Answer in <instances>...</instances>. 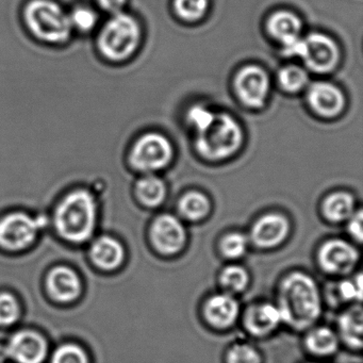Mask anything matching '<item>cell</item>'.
I'll use <instances>...</instances> for the list:
<instances>
[{"label": "cell", "mask_w": 363, "mask_h": 363, "mask_svg": "<svg viewBox=\"0 0 363 363\" xmlns=\"http://www.w3.org/2000/svg\"><path fill=\"white\" fill-rule=\"evenodd\" d=\"M141 31L135 18L128 14H114L104 27L99 37L101 52L110 60L121 61L128 58L139 45Z\"/></svg>", "instance_id": "obj_5"}, {"label": "cell", "mask_w": 363, "mask_h": 363, "mask_svg": "<svg viewBox=\"0 0 363 363\" xmlns=\"http://www.w3.org/2000/svg\"><path fill=\"white\" fill-rule=\"evenodd\" d=\"M279 82L282 88L288 92H297L305 88L308 84V75L303 69L298 67H284L279 72Z\"/></svg>", "instance_id": "obj_26"}, {"label": "cell", "mask_w": 363, "mask_h": 363, "mask_svg": "<svg viewBox=\"0 0 363 363\" xmlns=\"http://www.w3.org/2000/svg\"><path fill=\"white\" fill-rule=\"evenodd\" d=\"M227 363H261V357L252 346L235 344L228 350Z\"/></svg>", "instance_id": "obj_29"}, {"label": "cell", "mask_w": 363, "mask_h": 363, "mask_svg": "<svg viewBox=\"0 0 363 363\" xmlns=\"http://www.w3.org/2000/svg\"><path fill=\"white\" fill-rule=\"evenodd\" d=\"M269 33L278 41L281 42L282 45L291 43L295 40L299 39L301 31V23L299 18L291 12H277L269 18Z\"/></svg>", "instance_id": "obj_18"}, {"label": "cell", "mask_w": 363, "mask_h": 363, "mask_svg": "<svg viewBox=\"0 0 363 363\" xmlns=\"http://www.w3.org/2000/svg\"><path fill=\"white\" fill-rule=\"evenodd\" d=\"M214 113L203 106H194L188 112V122L194 127L196 133L205 129L213 118Z\"/></svg>", "instance_id": "obj_34"}, {"label": "cell", "mask_w": 363, "mask_h": 363, "mask_svg": "<svg viewBox=\"0 0 363 363\" xmlns=\"http://www.w3.org/2000/svg\"><path fill=\"white\" fill-rule=\"evenodd\" d=\"M175 9L180 18L195 22L205 16L208 0H176Z\"/></svg>", "instance_id": "obj_27"}, {"label": "cell", "mask_w": 363, "mask_h": 363, "mask_svg": "<svg viewBox=\"0 0 363 363\" xmlns=\"http://www.w3.org/2000/svg\"><path fill=\"white\" fill-rule=\"evenodd\" d=\"M362 220V212L358 211L350 216V223H348V231L359 243L362 242L363 238Z\"/></svg>", "instance_id": "obj_35"}, {"label": "cell", "mask_w": 363, "mask_h": 363, "mask_svg": "<svg viewBox=\"0 0 363 363\" xmlns=\"http://www.w3.org/2000/svg\"><path fill=\"white\" fill-rule=\"evenodd\" d=\"M282 322L296 330L308 328L320 315L322 303L318 284L313 278L301 272L286 276L278 291V303Z\"/></svg>", "instance_id": "obj_1"}, {"label": "cell", "mask_w": 363, "mask_h": 363, "mask_svg": "<svg viewBox=\"0 0 363 363\" xmlns=\"http://www.w3.org/2000/svg\"><path fill=\"white\" fill-rule=\"evenodd\" d=\"M152 240L157 250L162 254L179 252L186 243V229L182 223L171 214H162L152 226Z\"/></svg>", "instance_id": "obj_11"}, {"label": "cell", "mask_w": 363, "mask_h": 363, "mask_svg": "<svg viewBox=\"0 0 363 363\" xmlns=\"http://www.w3.org/2000/svg\"><path fill=\"white\" fill-rule=\"evenodd\" d=\"M8 357L7 350H3V348H0V360H3L4 358Z\"/></svg>", "instance_id": "obj_37"}, {"label": "cell", "mask_w": 363, "mask_h": 363, "mask_svg": "<svg viewBox=\"0 0 363 363\" xmlns=\"http://www.w3.org/2000/svg\"><path fill=\"white\" fill-rule=\"evenodd\" d=\"M282 323L279 308L273 303H264L252 306L245 314L246 328L256 337H263L275 330Z\"/></svg>", "instance_id": "obj_15"}, {"label": "cell", "mask_w": 363, "mask_h": 363, "mask_svg": "<svg viewBox=\"0 0 363 363\" xmlns=\"http://www.w3.org/2000/svg\"><path fill=\"white\" fill-rule=\"evenodd\" d=\"M52 363H88V358L78 346L65 345L57 350Z\"/></svg>", "instance_id": "obj_33"}, {"label": "cell", "mask_w": 363, "mask_h": 363, "mask_svg": "<svg viewBox=\"0 0 363 363\" xmlns=\"http://www.w3.org/2000/svg\"><path fill=\"white\" fill-rule=\"evenodd\" d=\"M303 41L301 58L315 73H328L337 67L339 48L333 40L320 33H312Z\"/></svg>", "instance_id": "obj_7"}, {"label": "cell", "mask_w": 363, "mask_h": 363, "mask_svg": "<svg viewBox=\"0 0 363 363\" xmlns=\"http://www.w3.org/2000/svg\"><path fill=\"white\" fill-rule=\"evenodd\" d=\"M354 205L352 195L345 192H337L327 197L323 210L328 220L343 222L354 214Z\"/></svg>", "instance_id": "obj_22"}, {"label": "cell", "mask_w": 363, "mask_h": 363, "mask_svg": "<svg viewBox=\"0 0 363 363\" xmlns=\"http://www.w3.org/2000/svg\"><path fill=\"white\" fill-rule=\"evenodd\" d=\"M99 3L106 11L116 14L120 13L121 10L126 3V0H99Z\"/></svg>", "instance_id": "obj_36"}, {"label": "cell", "mask_w": 363, "mask_h": 363, "mask_svg": "<svg viewBox=\"0 0 363 363\" xmlns=\"http://www.w3.org/2000/svg\"><path fill=\"white\" fill-rule=\"evenodd\" d=\"M248 247V240L242 233H230L220 242L223 255L229 259L241 258Z\"/></svg>", "instance_id": "obj_28"}, {"label": "cell", "mask_w": 363, "mask_h": 363, "mask_svg": "<svg viewBox=\"0 0 363 363\" xmlns=\"http://www.w3.org/2000/svg\"><path fill=\"white\" fill-rule=\"evenodd\" d=\"M41 226V218L35 220L23 213L8 216L0 222V244L10 250L25 247L33 241Z\"/></svg>", "instance_id": "obj_8"}, {"label": "cell", "mask_w": 363, "mask_h": 363, "mask_svg": "<svg viewBox=\"0 0 363 363\" xmlns=\"http://www.w3.org/2000/svg\"><path fill=\"white\" fill-rule=\"evenodd\" d=\"M269 82L267 74L259 67L250 65L235 78V90L244 105L261 108L269 94Z\"/></svg>", "instance_id": "obj_9"}, {"label": "cell", "mask_w": 363, "mask_h": 363, "mask_svg": "<svg viewBox=\"0 0 363 363\" xmlns=\"http://www.w3.org/2000/svg\"><path fill=\"white\" fill-rule=\"evenodd\" d=\"M25 18L33 35L44 41L65 42L71 33L69 16L52 1L35 0L27 6Z\"/></svg>", "instance_id": "obj_4"}, {"label": "cell", "mask_w": 363, "mask_h": 363, "mask_svg": "<svg viewBox=\"0 0 363 363\" xmlns=\"http://www.w3.org/2000/svg\"><path fill=\"white\" fill-rule=\"evenodd\" d=\"M45 341L30 331L16 333L7 347L8 356L18 363H41L46 356Z\"/></svg>", "instance_id": "obj_12"}, {"label": "cell", "mask_w": 363, "mask_h": 363, "mask_svg": "<svg viewBox=\"0 0 363 363\" xmlns=\"http://www.w3.org/2000/svg\"><path fill=\"white\" fill-rule=\"evenodd\" d=\"M337 301H361L362 297V277L361 274L357 276L356 279L344 280L340 282L335 288Z\"/></svg>", "instance_id": "obj_30"}, {"label": "cell", "mask_w": 363, "mask_h": 363, "mask_svg": "<svg viewBox=\"0 0 363 363\" xmlns=\"http://www.w3.org/2000/svg\"><path fill=\"white\" fill-rule=\"evenodd\" d=\"M172 157L173 147L167 138L159 133H147L135 143L131 163L139 171L152 173L164 169Z\"/></svg>", "instance_id": "obj_6"}, {"label": "cell", "mask_w": 363, "mask_h": 363, "mask_svg": "<svg viewBox=\"0 0 363 363\" xmlns=\"http://www.w3.org/2000/svg\"><path fill=\"white\" fill-rule=\"evenodd\" d=\"M306 345L312 354L318 356H330L339 347V337L328 327H318L310 331L306 339Z\"/></svg>", "instance_id": "obj_21"}, {"label": "cell", "mask_w": 363, "mask_h": 363, "mask_svg": "<svg viewBox=\"0 0 363 363\" xmlns=\"http://www.w3.org/2000/svg\"><path fill=\"white\" fill-rule=\"evenodd\" d=\"M72 27L79 29L80 31H91L97 23V14L89 8H77L69 16Z\"/></svg>", "instance_id": "obj_31"}, {"label": "cell", "mask_w": 363, "mask_h": 363, "mask_svg": "<svg viewBox=\"0 0 363 363\" xmlns=\"http://www.w3.org/2000/svg\"><path fill=\"white\" fill-rule=\"evenodd\" d=\"M240 307L237 299L229 294H216L205 306V314L212 326L224 329L230 327L239 315Z\"/></svg>", "instance_id": "obj_16"}, {"label": "cell", "mask_w": 363, "mask_h": 363, "mask_svg": "<svg viewBox=\"0 0 363 363\" xmlns=\"http://www.w3.org/2000/svg\"><path fill=\"white\" fill-rule=\"evenodd\" d=\"M165 186L162 180L155 176H145L137 184L140 201L148 207H157L165 197Z\"/></svg>", "instance_id": "obj_23"}, {"label": "cell", "mask_w": 363, "mask_h": 363, "mask_svg": "<svg viewBox=\"0 0 363 363\" xmlns=\"http://www.w3.org/2000/svg\"><path fill=\"white\" fill-rule=\"evenodd\" d=\"M289 223L279 214H267L259 218L252 228V240L258 247L271 248L284 241Z\"/></svg>", "instance_id": "obj_14"}, {"label": "cell", "mask_w": 363, "mask_h": 363, "mask_svg": "<svg viewBox=\"0 0 363 363\" xmlns=\"http://www.w3.org/2000/svg\"><path fill=\"white\" fill-rule=\"evenodd\" d=\"M96 203L86 191L67 195L56 213V225L62 237L71 242L86 241L94 230Z\"/></svg>", "instance_id": "obj_2"}, {"label": "cell", "mask_w": 363, "mask_h": 363, "mask_svg": "<svg viewBox=\"0 0 363 363\" xmlns=\"http://www.w3.org/2000/svg\"><path fill=\"white\" fill-rule=\"evenodd\" d=\"M48 282L50 292L58 301H71L79 295V278L67 267L55 269L48 276Z\"/></svg>", "instance_id": "obj_17"}, {"label": "cell", "mask_w": 363, "mask_h": 363, "mask_svg": "<svg viewBox=\"0 0 363 363\" xmlns=\"http://www.w3.org/2000/svg\"><path fill=\"white\" fill-rule=\"evenodd\" d=\"M339 333L342 340L350 347L361 348L362 346L363 318L360 306L350 308L344 312L337 320Z\"/></svg>", "instance_id": "obj_19"}, {"label": "cell", "mask_w": 363, "mask_h": 363, "mask_svg": "<svg viewBox=\"0 0 363 363\" xmlns=\"http://www.w3.org/2000/svg\"><path fill=\"white\" fill-rule=\"evenodd\" d=\"M91 255L94 262L101 269H113L123 262L124 250L116 240L104 237L95 242Z\"/></svg>", "instance_id": "obj_20"}, {"label": "cell", "mask_w": 363, "mask_h": 363, "mask_svg": "<svg viewBox=\"0 0 363 363\" xmlns=\"http://www.w3.org/2000/svg\"><path fill=\"white\" fill-rule=\"evenodd\" d=\"M358 260V250L344 240H330L323 244L318 252L320 267L331 274L350 273Z\"/></svg>", "instance_id": "obj_10"}, {"label": "cell", "mask_w": 363, "mask_h": 363, "mask_svg": "<svg viewBox=\"0 0 363 363\" xmlns=\"http://www.w3.org/2000/svg\"><path fill=\"white\" fill-rule=\"evenodd\" d=\"M308 101L312 109L325 118L341 113L345 99L339 89L327 82H315L308 90Z\"/></svg>", "instance_id": "obj_13"}, {"label": "cell", "mask_w": 363, "mask_h": 363, "mask_svg": "<svg viewBox=\"0 0 363 363\" xmlns=\"http://www.w3.org/2000/svg\"><path fill=\"white\" fill-rule=\"evenodd\" d=\"M250 277L244 267L239 265H229L225 267L220 275V282L225 290L230 293H240L245 290Z\"/></svg>", "instance_id": "obj_25"}, {"label": "cell", "mask_w": 363, "mask_h": 363, "mask_svg": "<svg viewBox=\"0 0 363 363\" xmlns=\"http://www.w3.org/2000/svg\"><path fill=\"white\" fill-rule=\"evenodd\" d=\"M179 211L186 220H203L210 212L209 199L199 192L188 193L180 201Z\"/></svg>", "instance_id": "obj_24"}, {"label": "cell", "mask_w": 363, "mask_h": 363, "mask_svg": "<svg viewBox=\"0 0 363 363\" xmlns=\"http://www.w3.org/2000/svg\"><path fill=\"white\" fill-rule=\"evenodd\" d=\"M242 141L241 127L230 116L214 114L210 124L197 133L196 147L205 158L220 160L233 156Z\"/></svg>", "instance_id": "obj_3"}, {"label": "cell", "mask_w": 363, "mask_h": 363, "mask_svg": "<svg viewBox=\"0 0 363 363\" xmlns=\"http://www.w3.org/2000/svg\"><path fill=\"white\" fill-rule=\"evenodd\" d=\"M20 315V307L14 297L9 294L0 295V324L11 325Z\"/></svg>", "instance_id": "obj_32"}]
</instances>
